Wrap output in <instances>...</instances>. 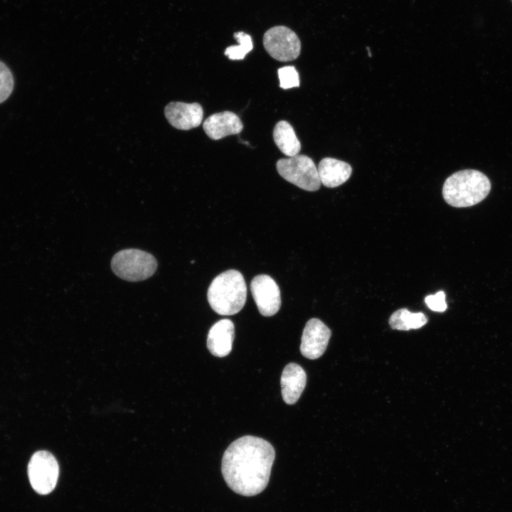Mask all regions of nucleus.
<instances>
[{
  "instance_id": "4468645a",
  "label": "nucleus",
  "mask_w": 512,
  "mask_h": 512,
  "mask_svg": "<svg viewBox=\"0 0 512 512\" xmlns=\"http://www.w3.org/2000/svg\"><path fill=\"white\" fill-rule=\"evenodd\" d=\"M317 169L321 183L328 188L344 183L352 174L350 164L331 157L321 159Z\"/></svg>"
},
{
  "instance_id": "423d86ee",
  "label": "nucleus",
  "mask_w": 512,
  "mask_h": 512,
  "mask_svg": "<svg viewBox=\"0 0 512 512\" xmlns=\"http://www.w3.org/2000/svg\"><path fill=\"white\" fill-rule=\"evenodd\" d=\"M28 476L36 493L41 495L50 494L55 488L59 476V466L55 457L45 450L35 452L28 464Z\"/></svg>"
},
{
  "instance_id": "9d476101",
  "label": "nucleus",
  "mask_w": 512,
  "mask_h": 512,
  "mask_svg": "<svg viewBox=\"0 0 512 512\" xmlns=\"http://www.w3.org/2000/svg\"><path fill=\"white\" fill-rule=\"evenodd\" d=\"M164 112L171 125L181 130L198 127L203 117V108L197 102H172L166 106Z\"/></svg>"
},
{
  "instance_id": "aec40b11",
  "label": "nucleus",
  "mask_w": 512,
  "mask_h": 512,
  "mask_svg": "<svg viewBox=\"0 0 512 512\" xmlns=\"http://www.w3.org/2000/svg\"><path fill=\"white\" fill-rule=\"evenodd\" d=\"M427 306L432 311L442 312L447 309L445 293L439 291L435 294L428 295L425 298Z\"/></svg>"
},
{
  "instance_id": "ddd939ff",
  "label": "nucleus",
  "mask_w": 512,
  "mask_h": 512,
  "mask_svg": "<svg viewBox=\"0 0 512 512\" xmlns=\"http://www.w3.org/2000/svg\"><path fill=\"white\" fill-rule=\"evenodd\" d=\"M280 383L283 400L288 405L294 404L305 388L306 373L299 365L290 363L282 371Z\"/></svg>"
},
{
  "instance_id": "6e6552de",
  "label": "nucleus",
  "mask_w": 512,
  "mask_h": 512,
  "mask_svg": "<svg viewBox=\"0 0 512 512\" xmlns=\"http://www.w3.org/2000/svg\"><path fill=\"white\" fill-rule=\"evenodd\" d=\"M250 290L260 313L265 316L274 315L281 306L279 288L267 274H259L251 281Z\"/></svg>"
},
{
  "instance_id": "9b49d317",
  "label": "nucleus",
  "mask_w": 512,
  "mask_h": 512,
  "mask_svg": "<svg viewBox=\"0 0 512 512\" xmlns=\"http://www.w3.org/2000/svg\"><path fill=\"white\" fill-rule=\"evenodd\" d=\"M203 128L209 138L218 140L239 134L243 129V124L236 114L224 111L209 116L205 119Z\"/></svg>"
},
{
  "instance_id": "f8f14e48",
  "label": "nucleus",
  "mask_w": 512,
  "mask_h": 512,
  "mask_svg": "<svg viewBox=\"0 0 512 512\" xmlns=\"http://www.w3.org/2000/svg\"><path fill=\"white\" fill-rule=\"evenodd\" d=\"M235 330L233 322L228 319L215 323L209 330L207 347L215 356L225 357L232 350Z\"/></svg>"
},
{
  "instance_id": "6ab92c4d",
  "label": "nucleus",
  "mask_w": 512,
  "mask_h": 512,
  "mask_svg": "<svg viewBox=\"0 0 512 512\" xmlns=\"http://www.w3.org/2000/svg\"><path fill=\"white\" fill-rule=\"evenodd\" d=\"M279 87L287 90L299 86V74L294 66L288 65L278 69Z\"/></svg>"
},
{
  "instance_id": "39448f33",
  "label": "nucleus",
  "mask_w": 512,
  "mask_h": 512,
  "mask_svg": "<svg viewBox=\"0 0 512 512\" xmlns=\"http://www.w3.org/2000/svg\"><path fill=\"white\" fill-rule=\"evenodd\" d=\"M279 174L288 182L307 191L320 188L321 181L313 160L306 155H296L277 161Z\"/></svg>"
},
{
  "instance_id": "20e7f679",
  "label": "nucleus",
  "mask_w": 512,
  "mask_h": 512,
  "mask_svg": "<svg viewBox=\"0 0 512 512\" xmlns=\"http://www.w3.org/2000/svg\"><path fill=\"white\" fill-rule=\"evenodd\" d=\"M157 266L153 255L134 248L117 252L111 260L112 272L118 277L129 282H139L151 277Z\"/></svg>"
},
{
  "instance_id": "2eb2a0df",
  "label": "nucleus",
  "mask_w": 512,
  "mask_h": 512,
  "mask_svg": "<svg viewBox=\"0 0 512 512\" xmlns=\"http://www.w3.org/2000/svg\"><path fill=\"white\" fill-rule=\"evenodd\" d=\"M273 139L279 149L289 157L297 155L301 150L300 142L292 126L287 121L281 120L276 124Z\"/></svg>"
},
{
  "instance_id": "f03ea898",
  "label": "nucleus",
  "mask_w": 512,
  "mask_h": 512,
  "mask_svg": "<svg viewBox=\"0 0 512 512\" xmlns=\"http://www.w3.org/2000/svg\"><path fill=\"white\" fill-rule=\"evenodd\" d=\"M488 177L477 170L465 169L449 176L444 181L442 196L447 203L455 208L472 206L489 193Z\"/></svg>"
},
{
  "instance_id": "1a4fd4ad",
  "label": "nucleus",
  "mask_w": 512,
  "mask_h": 512,
  "mask_svg": "<svg viewBox=\"0 0 512 512\" xmlns=\"http://www.w3.org/2000/svg\"><path fill=\"white\" fill-rule=\"evenodd\" d=\"M331 335V330L320 319H309L302 336V354L309 359L319 358L326 351Z\"/></svg>"
},
{
  "instance_id": "f3484780",
  "label": "nucleus",
  "mask_w": 512,
  "mask_h": 512,
  "mask_svg": "<svg viewBox=\"0 0 512 512\" xmlns=\"http://www.w3.org/2000/svg\"><path fill=\"white\" fill-rule=\"evenodd\" d=\"M234 38L239 45L228 47L225 50V55L230 60H242L252 49L251 37L244 32H238L234 34Z\"/></svg>"
},
{
  "instance_id": "dca6fc26",
  "label": "nucleus",
  "mask_w": 512,
  "mask_h": 512,
  "mask_svg": "<svg viewBox=\"0 0 512 512\" xmlns=\"http://www.w3.org/2000/svg\"><path fill=\"white\" fill-rule=\"evenodd\" d=\"M427 317L422 312H411L407 309H400L392 314L389 324L393 329L408 331L423 326Z\"/></svg>"
},
{
  "instance_id": "f257e3e1",
  "label": "nucleus",
  "mask_w": 512,
  "mask_h": 512,
  "mask_svg": "<svg viewBox=\"0 0 512 512\" xmlns=\"http://www.w3.org/2000/svg\"><path fill=\"white\" fill-rule=\"evenodd\" d=\"M274 457V449L267 440L250 435L240 437L223 454V478L236 494L255 496L267 486Z\"/></svg>"
},
{
  "instance_id": "412c9836",
  "label": "nucleus",
  "mask_w": 512,
  "mask_h": 512,
  "mask_svg": "<svg viewBox=\"0 0 512 512\" xmlns=\"http://www.w3.org/2000/svg\"><path fill=\"white\" fill-rule=\"evenodd\" d=\"M511 1H512V0H511Z\"/></svg>"
},
{
  "instance_id": "a211bd4d",
  "label": "nucleus",
  "mask_w": 512,
  "mask_h": 512,
  "mask_svg": "<svg viewBox=\"0 0 512 512\" xmlns=\"http://www.w3.org/2000/svg\"><path fill=\"white\" fill-rule=\"evenodd\" d=\"M14 85V77L8 66L0 60V104L11 95Z\"/></svg>"
},
{
  "instance_id": "7ed1b4c3",
  "label": "nucleus",
  "mask_w": 512,
  "mask_h": 512,
  "mask_svg": "<svg viewBox=\"0 0 512 512\" xmlns=\"http://www.w3.org/2000/svg\"><path fill=\"white\" fill-rule=\"evenodd\" d=\"M247 287L242 274L238 270H226L213 279L207 293L212 309L220 315H233L244 306Z\"/></svg>"
},
{
  "instance_id": "0eeeda50",
  "label": "nucleus",
  "mask_w": 512,
  "mask_h": 512,
  "mask_svg": "<svg viewBox=\"0 0 512 512\" xmlns=\"http://www.w3.org/2000/svg\"><path fill=\"white\" fill-rule=\"evenodd\" d=\"M263 45L266 51L281 62L297 58L301 51V42L297 35L284 26H274L264 35Z\"/></svg>"
}]
</instances>
